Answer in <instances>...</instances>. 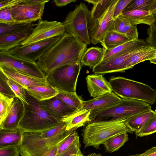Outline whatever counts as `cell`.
I'll use <instances>...</instances> for the list:
<instances>
[{
	"instance_id": "obj_9",
	"label": "cell",
	"mask_w": 156,
	"mask_h": 156,
	"mask_svg": "<svg viewBox=\"0 0 156 156\" xmlns=\"http://www.w3.org/2000/svg\"><path fill=\"white\" fill-rule=\"evenodd\" d=\"M66 32L62 23L56 21L40 20L28 37L21 44L28 45L55 37Z\"/></svg>"
},
{
	"instance_id": "obj_13",
	"label": "cell",
	"mask_w": 156,
	"mask_h": 156,
	"mask_svg": "<svg viewBox=\"0 0 156 156\" xmlns=\"http://www.w3.org/2000/svg\"><path fill=\"white\" fill-rule=\"evenodd\" d=\"M148 45L146 43L124 54L105 61L101 62L92 69V71L97 74L123 72L128 70L127 67L130 58Z\"/></svg>"
},
{
	"instance_id": "obj_6",
	"label": "cell",
	"mask_w": 156,
	"mask_h": 156,
	"mask_svg": "<svg viewBox=\"0 0 156 156\" xmlns=\"http://www.w3.org/2000/svg\"><path fill=\"white\" fill-rule=\"evenodd\" d=\"M108 82L112 91L122 99L140 100L150 105L156 101V89L142 82L122 76L112 77Z\"/></svg>"
},
{
	"instance_id": "obj_2",
	"label": "cell",
	"mask_w": 156,
	"mask_h": 156,
	"mask_svg": "<svg viewBox=\"0 0 156 156\" xmlns=\"http://www.w3.org/2000/svg\"><path fill=\"white\" fill-rule=\"evenodd\" d=\"M62 122L57 126L42 131L25 132L23 133L19 150L21 156H45L56 145L67 137L74 128L66 130Z\"/></svg>"
},
{
	"instance_id": "obj_39",
	"label": "cell",
	"mask_w": 156,
	"mask_h": 156,
	"mask_svg": "<svg viewBox=\"0 0 156 156\" xmlns=\"http://www.w3.org/2000/svg\"><path fill=\"white\" fill-rule=\"evenodd\" d=\"M156 132V117L152 119L138 132L135 133L137 137H142Z\"/></svg>"
},
{
	"instance_id": "obj_1",
	"label": "cell",
	"mask_w": 156,
	"mask_h": 156,
	"mask_svg": "<svg viewBox=\"0 0 156 156\" xmlns=\"http://www.w3.org/2000/svg\"><path fill=\"white\" fill-rule=\"evenodd\" d=\"M87 45L78 37L66 32L36 62L47 76L60 67L80 62L82 55L87 48Z\"/></svg>"
},
{
	"instance_id": "obj_4",
	"label": "cell",
	"mask_w": 156,
	"mask_h": 156,
	"mask_svg": "<svg viewBox=\"0 0 156 156\" xmlns=\"http://www.w3.org/2000/svg\"><path fill=\"white\" fill-rule=\"evenodd\" d=\"M26 92L28 104L22 101L24 113L19 125L23 133L45 131L57 126L62 122H59L45 111L38 101L30 95L26 90Z\"/></svg>"
},
{
	"instance_id": "obj_35",
	"label": "cell",
	"mask_w": 156,
	"mask_h": 156,
	"mask_svg": "<svg viewBox=\"0 0 156 156\" xmlns=\"http://www.w3.org/2000/svg\"><path fill=\"white\" fill-rule=\"evenodd\" d=\"M154 0H132L123 12L134 10H147Z\"/></svg>"
},
{
	"instance_id": "obj_17",
	"label": "cell",
	"mask_w": 156,
	"mask_h": 156,
	"mask_svg": "<svg viewBox=\"0 0 156 156\" xmlns=\"http://www.w3.org/2000/svg\"><path fill=\"white\" fill-rule=\"evenodd\" d=\"M121 99L113 92L106 93L88 101H83L82 107L77 112L103 109L118 103Z\"/></svg>"
},
{
	"instance_id": "obj_24",
	"label": "cell",
	"mask_w": 156,
	"mask_h": 156,
	"mask_svg": "<svg viewBox=\"0 0 156 156\" xmlns=\"http://www.w3.org/2000/svg\"><path fill=\"white\" fill-rule=\"evenodd\" d=\"M91 111L85 110L77 112L72 115L65 117L62 121L66 124V130L78 128L84 126L90 122V115Z\"/></svg>"
},
{
	"instance_id": "obj_21",
	"label": "cell",
	"mask_w": 156,
	"mask_h": 156,
	"mask_svg": "<svg viewBox=\"0 0 156 156\" xmlns=\"http://www.w3.org/2000/svg\"><path fill=\"white\" fill-rule=\"evenodd\" d=\"M106 50L103 48L92 47L87 48L83 54L80 63L93 69L102 60Z\"/></svg>"
},
{
	"instance_id": "obj_23",
	"label": "cell",
	"mask_w": 156,
	"mask_h": 156,
	"mask_svg": "<svg viewBox=\"0 0 156 156\" xmlns=\"http://www.w3.org/2000/svg\"><path fill=\"white\" fill-rule=\"evenodd\" d=\"M146 43L143 40H131L112 49L106 50L101 62L105 61L124 54Z\"/></svg>"
},
{
	"instance_id": "obj_53",
	"label": "cell",
	"mask_w": 156,
	"mask_h": 156,
	"mask_svg": "<svg viewBox=\"0 0 156 156\" xmlns=\"http://www.w3.org/2000/svg\"><path fill=\"white\" fill-rule=\"evenodd\" d=\"M70 156H84L83 155L82 152H80L77 154H73L71 155Z\"/></svg>"
},
{
	"instance_id": "obj_48",
	"label": "cell",
	"mask_w": 156,
	"mask_h": 156,
	"mask_svg": "<svg viewBox=\"0 0 156 156\" xmlns=\"http://www.w3.org/2000/svg\"><path fill=\"white\" fill-rule=\"evenodd\" d=\"M62 142L56 145L45 156H56L58 146Z\"/></svg>"
},
{
	"instance_id": "obj_26",
	"label": "cell",
	"mask_w": 156,
	"mask_h": 156,
	"mask_svg": "<svg viewBox=\"0 0 156 156\" xmlns=\"http://www.w3.org/2000/svg\"><path fill=\"white\" fill-rule=\"evenodd\" d=\"M156 117L155 111L151 109L130 118L126 123L133 132L136 133Z\"/></svg>"
},
{
	"instance_id": "obj_22",
	"label": "cell",
	"mask_w": 156,
	"mask_h": 156,
	"mask_svg": "<svg viewBox=\"0 0 156 156\" xmlns=\"http://www.w3.org/2000/svg\"><path fill=\"white\" fill-rule=\"evenodd\" d=\"M120 15L133 25L144 24L150 26L153 24L154 21L152 14L147 10H138L123 12Z\"/></svg>"
},
{
	"instance_id": "obj_45",
	"label": "cell",
	"mask_w": 156,
	"mask_h": 156,
	"mask_svg": "<svg viewBox=\"0 0 156 156\" xmlns=\"http://www.w3.org/2000/svg\"><path fill=\"white\" fill-rule=\"evenodd\" d=\"M22 0H0V9L12 8L20 3Z\"/></svg>"
},
{
	"instance_id": "obj_25",
	"label": "cell",
	"mask_w": 156,
	"mask_h": 156,
	"mask_svg": "<svg viewBox=\"0 0 156 156\" xmlns=\"http://www.w3.org/2000/svg\"><path fill=\"white\" fill-rule=\"evenodd\" d=\"M23 133L19 128L12 131L0 129V148L19 147L22 142Z\"/></svg>"
},
{
	"instance_id": "obj_34",
	"label": "cell",
	"mask_w": 156,
	"mask_h": 156,
	"mask_svg": "<svg viewBox=\"0 0 156 156\" xmlns=\"http://www.w3.org/2000/svg\"><path fill=\"white\" fill-rule=\"evenodd\" d=\"M15 98H9L0 93V124L9 114Z\"/></svg>"
},
{
	"instance_id": "obj_33",
	"label": "cell",
	"mask_w": 156,
	"mask_h": 156,
	"mask_svg": "<svg viewBox=\"0 0 156 156\" xmlns=\"http://www.w3.org/2000/svg\"><path fill=\"white\" fill-rule=\"evenodd\" d=\"M37 24L34 23H17L10 25L0 23V35L25 30H32Z\"/></svg>"
},
{
	"instance_id": "obj_54",
	"label": "cell",
	"mask_w": 156,
	"mask_h": 156,
	"mask_svg": "<svg viewBox=\"0 0 156 156\" xmlns=\"http://www.w3.org/2000/svg\"><path fill=\"white\" fill-rule=\"evenodd\" d=\"M141 154H135L134 155H128V156H141Z\"/></svg>"
},
{
	"instance_id": "obj_37",
	"label": "cell",
	"mask_w": 156,
	"mask_h": 156,
	"mask_svg": "<svg viewBox=\"0 0 156 156\" xmlns=\"http://www.w3.org/2000/svg\"><path fill=\"white\" fill-rule=\"evenodd\" d=\"M8 78L0 71V93L9 98H15L16 96L9 86Z\"/></svg>"
},
{
	"instance_id": "obj_10",
	"label": "cell",
	"mask_w": 156,
	"mask_h": 156,
	"mask_svg": "<svg viewBox=\"0 0 156 156\" xmlns=\"http://www.w3.org/2000/svg\"><path fill=\"white\" fill-rule=\"evenodd\" d=\"M50 0L43 2L34 3L31 0H22L12 7V14L16 23H32L41 20L44 12L45 4Z\"/></svg>"
},
{
	"instance_id": "obj_29",
	"label": "cell",
	"mask_w": 156,
	"mask_h": 156,
	"mask_svg": "<svg viewBox=\"0 0 156 156\" xmlns=\"http://www.w3.org/2000/svg\"><path fill=\"white\" fill-rule=\"evenodd\" d=\"M58 93L56 96L76 112L80 110L83 105V101L76 92H71L57 90Z\"/></svg>"
},
{
	"instance_id": "obj_8",
	"label": "cell",
	"mask_w": 156,
	"mask_h": 156,
	"mask_svg": "<svg viewBox=\"0 0 156 156\" xmlns=\"http://www.w3.org/2000/svg\"><path fill=\"white\" fill-rule=\"evenodd\" d=\"M81 67L80 62H76L55 69L46 76L48 83L57 90L75 92Z\"/></svg>"
},
{
	"instance_id": "obj_36",
	"label": "cell",
	"mask_w": 156,
	"mask_h": 156,
	"mask_svg": "<svg viewBox=\"0 0 156 156\" xmlns=\"http://www.w3.org/2000/svg\"><path fill=\"white\" fill-rule=\"evenodd\" d=\"M8 82L16 97L23 102L28 104L25 88L21 85L10 79L8 78Z\"/></svg>"
},
{
	"instance_id": "obj_46",
	"label": "cell",
	"mask_w": 156,
	"mask_h": 156,
	"mask_svg": "<svg viewBox=\"0 0 156 156\" xmlns=\"http://www.w3.org/2000/svg\"><path fill=\"white\" fill-rule=\"evenodd\" d=\"M76 0H54L53 1L56 6L62 7L66 5L67 4L71 2H75Z\"/></svg>"
},
{
	"instance_id": "obj_14",
	"label": "cell",
	"mask_w": 156,
	"mask_h": 156,
	"mask_svg": "<svg viewBox=\"0 0 156 156\" xmlns=\"http://www.w3.org/2000/svg\"><path fill=\"white\" fill-rule=\"evenodd\" d=\"M0 64L12 67L32 76L39 78L46 76L36 62H29L12 56L8 51H0Z\"/></svg>"
},
{
	"instance_id": "obj_31",
	"label": "cell",
	"mask_w": 156,
	"mask_h": 156,
	"mask_svg": "<svg viewBox=\"0 0 156 156\" xmlns=\"http://www.w3.org/2000/svg\"><path fill=\"white\" fill-rule=\"evenodd\" d=\"M156 53V49L149 45L143 50L136 53L129 59L127 66L128 69L141 62L150 60L153 58Z\"/></svg>"
},
{
	"instance_id": "obj_11",
	"label": "cell",
	"mask_w": 156,
	"mask_h": 156,
	"mask_svg": "<svg viewBox=\"0 0 156 156\" xmlns=\"http://www.w3.org/2000/svg\"><path fill=\"white\" fill-rule=\"evenodd\" d=\"M55 37L28 45H20L9 51L12 55L23 60L36 62L37 60L60 39Z\"/></svg>"
},
{
	"instance_id": "obj_55",
	"label": "cell",
	"mask_w": 156,
	"mask_h": 156,
	"mask_svg": "<svg viewBox=\"0 0 156 156\" xmlns=\"http://www.w3.org/2000/svg\"><path fill=\"white\" fill-rule=\"evenodd\" d=\"M155 113H156V108H155Z\"/></svg>"
},
{
	"instance_id": "obj_19",
	"label": "cell",
	"mask_w": 156,
	"mask_h": 156,
	"mask_svg": "<svg viewBox=\"0 0 156 156\" xmlns=\"http://www.w3.org/2000/svg\"><path fill=\"white\" fill-rule=\"evenodd\" d=\"M24 111L23 102L18 98L16 97L9 114L0 124V129L12 131L18 129L23 117Z\"/></svg>"
},
{
	"instance_id": "obj_50",
	"label": "cell",
	"mask_w": 156,
	"mask_h": 156,
	"mask_svg": "<svg viewBox=\"0 0 156 156\" xmlns=\"http://www.w3.org/2000/svg\"><path fill=\"white\" fill-rule=\"evenodd\" d=\"M152 15L154 17V21L152 25L156 29V11L152 14Z\"/></svg>"
},
{
	"instance_id": "obj_47",
	"label": "cell",
	"mask_w": 156,
	"mask_h": 156,
	"mask_svg": "<svg viewBox=\"0 0 156 156\" xmlns=\"http://www.w3.org/2000/svg\"><path fill=\"white\" fill-rule=\"evenodd\" d=\"M141 156H156V146L146 150Z\"/></svg>"
},
{
	"instance_id": "obj_38",
	"label": "cell",
	"mask_w": 156,
	"mask_h": 156,
	"mask_svg": "<svg viewBox=\"0 0 156 156\" xmlns=\"http://www.w3.org/2000/svg\"><path fill=\"white\" fill-rule=\"evenodd\" d=\"M131 40H138V33L137 25H133L129 23L126 24L119 33Z\"/></svg>"
},
{
	"instance_id": "obj_51",
	"label": "cell",
	"mask_w": 156,
	"mask_h": 156,
	"mask_svg": "<svg viewBox=\"0 0 156 156\" xmlns=\"http://www.w3.org/2000/svg\"><path fill=\"white\" fill-rule=\"evenodd\" d=\"M151 63H153L156 65V53L154 56L149 60Z\"/></svg>"
},
{
	"instance_id": "obj_52",
	"label": "cell",
	"mask_w": 156,
	"mask_h": 156,
	"mask_svg": "<svg viewBox=\"0 0 156 156\" xmlns=\"http://www.w3.org/2000/svg\"><path fill=\"white\" fill-rule=\"evenodd\" d=\"M84 156H102V155L100 153L97 154L96 153H92L87 155Z\"/></svg>"
},
{
	"instance_id": "obj_32",
	"label": "cell",
	"mask_w": 156,
	"mask_h": 156,
	"mask_svg": "<svg viewBox=\"0 0 156 156\" xmlns=\"http://www.w3.org/2000/svg\"><path fill=\"white\" fill-rule=\"evenodd\" d=\"M128 140L127 133H125L111 138L103 144L107 152L112 153L119 150Z\"/></svg>"
},
{
	"instance_id": "obj_16",
	"label": "cell",
	"mask_w": 156,
	"mask_h": 156,
	"mask_svg": "<svg viewBox=\"0 0 156 156\" xmlns=\"http://www.w3.org/2000/svg\"><path fill=\"white\" fill-rule=\"evenodd\" d=\"M42 108L59 122L76 112L56 97L39 102Z\"/></svg>"
},
{
	"instance_id": "obj_44",
	"label": "cell",
	"mask_w": 156,
	"mask_h": 156,
	"mask_svg": "<svg viewBox=\"0 0 156 156\" xmlns=\"http://www.w3.org/2000/svg\"><path fill=\"white\" fill-rule=\"evenodd\" d=\"M132 0H119L115 7L113 18L114 20L120 16L124 10Z\"/></svg>"
},
{
	"instance_id": "obj_30",
	"label": "cell",
	"mask_w": 156,
	"mask_h": 156,
	"mask_svg": "<svg viewBox=\"0 0 156 156\" xmlns=\"http://www.w3.org/2000/svg\"><path fill=\"white\" fill-rule=\"evenodd\" d=\"M113 0H85V1L92 4L93 6L90 11L91 23L101 18L110 5ZM91 24V23H90Z\"/></svg>"
},
{
	"instance_id": "obj_42",
	"label": "cell",
	"mask_w": 156,
	"mask_h": 156,
	"mask_svg": "<svg viewBox=\"0 0 156 156\" xmlns=\"http://www.w3.org/2000/svg\"><path fill=\"white\" fill-rule=\"evenodd\" d=\"M19 147L11 146L0 148V156H20Z\"/></svg>"
},
{
	"instance_id": "obj_3",
	"label": "cell",
	"mask_w": 156,
	"mask_h": 156,
	"mask_svg": "<svg viewBox=\"0 0 156 156\" xmlns=\"http://www.w3.org/2000/svg\"><path fill=\"white\" fill-rule=\"evenodd\" d=\"M127 120L90 122L82 130L81 135L85 147L96 149L111 138L124 133L133 132L127 125Z\"/></svg>"
},
{
	"instance_id": "obj_18",
	"label": "cell",
	"mask_w": 156,
	"mask_h": 156,
	"mask_svg": "<svg viewBox=\"0 0 156 156\" xmlns=\"http://www.w3.org/2000/svg\"><path fill=\"white\" fill-rule=\"evenodd\" d=\"M87 90L90 97L95 98L112 92L108 81L102 74H91L86 78Z\"/></svg>"
},
{
	"instance_id": "obj_7",
	"label": "cell",
	"mask_w": 156,
	"mask_h": 156,
	"mask_svg": "<svg viewBox=\"0 0 156 156\" xmlns=\"http://www.w3.org/2000/svg\"><path fill=\"white\" fill-rule=\"evenodd\" d=\"M91 20L90 11L85 3L81 2L69 13L62 23L66 32L89 44V28Z\"/></svg>"
},
{
	"instance_id": "obj_28",
	"label": "cell",
	"mask_w": 156,
	"mask_h": 156,
	"mask_svg": "<svg viewBox=\"0 0 156 156\" xmlns=\"http://www.w3.org/2000/svg\"><path fill=\"white\" fill-rule=\"evenodd\" d=\"M131 40L117 32L110 31L105 35L101 43L106 50H109Z\"/></svg>"
},
{
	"instance_id": "obj_41",
	"label": "cell",
	"mask_w": 156,
	"mask_h": 156,
	"mask_svg": "<svg viewBox=\"0 0 156 156\" xmlns=\"http://www.w3.org/2000/svg\"><path fill=\"white\" fill-rule=\"evenodd\" d=\"M80 146L79 136L67 149L63 151L59 156H70L72 154L80 152Z\"/></svg>"
},
{
	"instance_id": "obj_5",
	"label": "cell",
	"mask_w": 156,
	"mask_h": 156,
	"mask_svg": "<svg viewBox=\"0 0 156 156\" xmlns=\"http://www.w3.org/2000/svg\"><path fill=\"white\" fill-rule=\"evenodd\" d=\"M151 108L150 105L144 101L122 98L119 102L109 107L91 111L90 122L127 120Z\"/></svg>"
},
{
	"instance_id": "obj_27",
	"label": "cell",
	"mask_w": 156,
	"mask_h": 156,
	"mask_svg": "<svg viewBox=\"0 0 156 156\" xmlns=\"http://www.w3.org/2000/svg\"><path fill=\"white\" fill-rule=\"evenodd\" d=\"M26 90L30 95L39 102L55 97L58 93L57 90L49 85L32 86Z\"/></svg>"
},
{
	"instance_id": "obj_20",
	"label": "cell",
	"mask_w": 156,
	"mask_h": 156,
	"mask_svg": "<svg viewBox=\"0 0 156 156\" xmlns=\"http://www.w3.org/2000/svg\"><path fill=\"white\" fill-rule=\"evenodd\" d=\"M32 30L13 32L0 35V51H9L21 45V44L28 37Z\"/></svg>"
},
{
	"instance_id": "obj_43",
	"label": "cell",
	"mask_w": 156,
	"mask_h": 156,
	"mask_svg": "<svg viewBox=\"0 0 156 156\" xmlns=\"http://www.w3.org/2000/svg\"><path fill=\"white\" fill-rule=\"evenodd\" d=\"M147 34L148 36L146 41L149 45L156 49V29L151 25L147 30Z\"/></svg>"
},
{
	"instance_id": "obj_15",
	"label": "cell",
	"mask_w": 156,
	"mask_h": 156,
	"mask_svg": "<svg viewBox=\"0 0 156 156\" xmlns=\"http://www.w3.org/2000/svg\"><path fill=\"white\" fill-rule=\"evenodd\" d=\"M0 71L9 79H10L23 86L26 90L36 86H48L47 76L39 78L30 76L16 69L3 65L0 64Z\"/></svg>"
},
{
	"instance_id": "obj_12",
	"label": "cell",
	"mask_w": 156,
	"mask_h": 156,
	"mask_svg": "<svg viewBox=\"0 0 156 156\" xmlns=\"http://www.w3.org/2000/svg\"><path fill=\"white\" fill-rule=\"evenodd\" d=\"M119 0H113L111 4L102 16L91 23L89 28L91 43L94 45L101 43L106 34L110 31L115 20L114 10Z\"/></svg>"
},
{
	"instance_id": "obj_40",
	"label": "cell",
	"mask_w": 156,
	"mask_h": 156,
	"mask_svg": "<svg viewBox=\"0 0 156 156\" xmlns=\"http://www.w3.org/2000/svg\"><path fill=\"white\" fill-rule=\"evenodd\" d=\"M0 23L11 25L16 23L12 14V8L0 9Z\"/></svg>"
},
{
	"instance_id": "obj_49",
	"label": "cell",
	"mask_w": 156,
	"mask_h": 156,
	"mask_svg": "<svg viewBox=\"0 0 156 156\" xmlns=\"http://www.w3.org/2000/svg\"><path fill=\"white\" fill-rule=\"evenodd\" d=\"M147 11L151 14L153 13L156 11V0H154L148 7Z\"/></svg>"
}]
</instances>
